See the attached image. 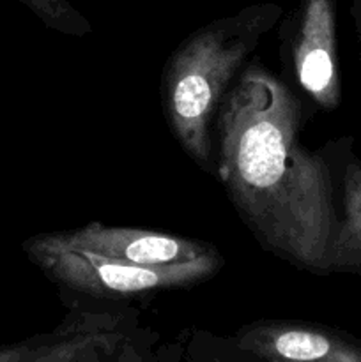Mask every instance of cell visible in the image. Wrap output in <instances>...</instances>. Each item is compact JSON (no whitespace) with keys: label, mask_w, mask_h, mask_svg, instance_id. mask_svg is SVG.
<instances>
[{"label":"cell","mask_w":361,"mask_h":362,"mask_svg":"<svg viewBox=\"0 0 361 362\" xmlns=\"http://www.w3.org/2000/svg\"><path fill=\"white\" fill-rule=\"evenodd\" d=\"M243 352L282 362H361V341L299 322H260L237 336Z\"/></svg>","instance_id":"cell-6"},{"label":"cell","mask_w":361,"mask_h":362,"mask_svg":"<svg viewBox=\"0 0 361 362\" xmlns=\"http://www.w3.org/2000/svg\"><path fill=\"white\" fill-rule=\"evenodd\" d=\"M20 2L53 30L76 37L91 32V23L67 0H20Z\"/></svg>","instance_id":"cell-8"},{"label":"cell","mask_w":361,"mask_h":362,"mask_svg":"<svg viewBox=\"0 0 361 362\" xmlns=\"http://www.w3.org/2000/svg\"><path fill=\"white\" fill-rule=\"evenodd\" d=\"M50 237L60 246L71 250L88 251L99 257L147 267L184 264L216 253L214 247L186 237L151 230L105 226L99 221L88 223L73 232L50 233Z\"/></svg>","instance_id":"cell-4"},{"label":"cell","mask_w":361,"mask_h":362,"mask_svg":"<svg viewBox=\"0 0 361 362\" xmlns=\"http://www.w3.org/2000/svg\"><path fill=\"white\" fill-rule=\"evenodd\" d=\"M299 103L258 64L227 94L218 117L219 180L273 253L329 272L338 219L329 168L299 141Z\"/></svg>","instance_id":"cell-1"},{"label":"cell","mask_w":361,"mask_h":362,"mask_svg":"<svg viewBox=\"0 0 361 362\" xmlns=\"http://www.w3.org/2000/svg\"><path fill=\"white\" fill-rule=\"evenodd\" d=\"M294 66L303 90L321 108H338L342 87L336 59L333 0H299L294 35Z\"/></svg>","instance_id":"cell-5"},{"label":"cell","mask_w":361,"mask_h":362,"mask_svg":"<svg viewBox=\"0 0 361 362\" xmlns=\"http://www.w3.org/2000/svg\"><path fill=\"white\" fill-rule=\"evenodd\" d=\"M78 362H81V361H78ZM113 362H145V361L138 356L137 350L133 349V345L126 343V345H122V349L119 350V354H117L115 361Z\"/></svg>","instance_id":"cell-10"},{"label":"cell","mask_w":361,"mask_h":362,"mask_svg":"<svg viewBox=\"0 0 361 362\" xmlns=\"http://www.w3.org/2000/svg\"><path fill=\"white\" fill-rule=\"evenodd\" d=\"M354 14H356V25H357V32H360V41H361V0H354Z\"/></svg>","instance_id":"cell-11"},{"label":"cell","mask_w":361,"mask_h":362,"mask_svg":"<svg viewBox=\"0 0 361 362\" xmlns=\"http://www.w3.org/2000/svg\"><path fill=\"white\" fill-rule=\"evenodd\" d=\"M282 14L276 4L244 7L195 32L170 59L163 78V106L170 127L184 151L207 166L211 129L227 87Z\"/></svg>","instance_id":"cell-2"},{"label":"cell","mask_w":361,"mask_h":362,"mask_svg":"<svg viewBox=\"0 0 361 362\" xmlns=\"http://www.w3.org/2000/svg\"><path fill=\"white\" fill-rule=\"evenodd\" d=\"M23 250L52 281L92 297H130L190 286L209 279L222 265L214 253L184 264L147 267L60 246L50 233L30 237Z\"/></svg>","instance_id":"cell-3"},{"label":"cell","mask_w":361,"mask_h":362,"mask_svg":"<svg viewBox=\"0 0 361 362\" xmlns=\"http://www.w3.org/2000/svg\"><path fill=\"white\" fill-rule=\"evenodd\" d=\"M244 354H246V352H244ZM248 356L251 357V361H239V362H282V361H275V359H265V357L251 356V354H248Z\"/></svg>","instance_id":"cell-12"},{"label":"cell","mask_w":361,"mask_h":362,"mask_svg":"<svg viewBox=\"0 0 361 362\" xmlns=\"http://www.w3.org/2000/svg\"><path fill=\"white\" fill-rule=\"evenodd\" d=\"M361 272V163H350L343 175V218L329 250V272Z\"/></svg>","instance_id":"cell-7"},{"label":"cell","mask_w":361,"mask_h":362,"mask_svg":"<svg viewBox=\"0 0 361 362\" xmlns=\"http://www.w3.org/2000/svg\"><path fill=\"white\" fill-rule=\"evenodd\" d=\"M35 345V338L14 345L0 346V362H25Z\"/></svg>","instance_id":"cell-9"}]
</instances>
